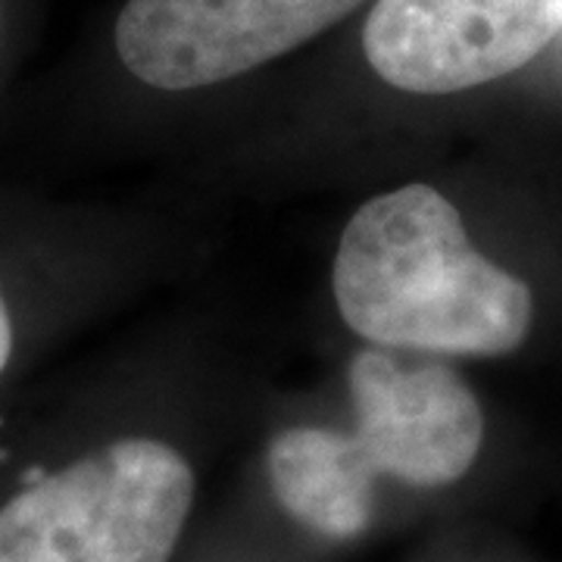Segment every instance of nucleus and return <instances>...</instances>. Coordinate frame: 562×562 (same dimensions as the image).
Masks as SVG:
<instances>
[{
	"label": "nucleus",
	"mask_w": 562,
	"mask_h": 562,
	"mask_svg": "<svg viewBox=\"0 0 562 562\" xmlns=\"http://www.w3.org/2000/svg\"><path fill=\"white\" fill-rule=\"evenodd\" d=\"M331 284L341 319L397 350L503 357L522 347L535 316L528 284L469 244L457 206L431 184L362 203Z\"/></svg>",
	"instance_id": "1"
},
{
	"label": "nucleus",
	"mask_w": 562,
	"mask_h": 562,
	"mask_svg": "<svg viewBox=\"0 0 562 562\" xmlns=\"http://www.w3.org/2000/svg\"><path fill=\"white\" fill-rule=\"evenodd\" d=\"M194 472L150 438L113 441L0 506V562H169Z\"/></svg>",
	"instance_id": "2"
},
{
	"label": "nucleus",
	"mask_w": 562,
	"mask_h": 562,
	"mask_svg": "<svg viewBox=\"0 0 562 562\" xmlns=\"http://www.w3.org/2000/svg\"><path fill=\"white\" fill-rule=\"evenodd\" d=\"M366 0H128L116 20L125 69L160 91L244 76L301 47Z\"/></svg>",
	"instance_id": "3"
},
{
	"label": "nucleus",
	"mask_w": 562,
	"mask_h": 562,
	"mask_svg": "<svg viewBox=\"0 0 562 562\" xmlns=\"http://www.w3.org/2000/svg\"><path fill=\"white\" fill-rule=\"evenodd\" d=\"M562 29V0H379L362 50L409 94H457L531 63Z\"/></svg>",
	"instance_id": "4"
},
{
	"label": "nucleus",
	"mask_w": 562,
	"mask_h": 562,
	"mask_svg": "<svg viewBox=\"0 0 562 562\" xmlns=\"http://www.w3.org/2000/svg\"><path fill=\"white\" fill-rule=\"evenodd\" d=\"M353 443L379 479L409 487L460 482L475 465L484 416L472 387L438 360H406L391 347H366L350 369Z\"/></svg>",
	"instance_id": "5"
},
{
	"label": "nucleus",
	"mask_w": 562,
	"mask_h": 562,
	"mask_svg": "<svg viewBox=\"0 0 562 562\" xmlns=\"http://www.w3.org/2000/svg\"><path fill=\"white\" fill-rule=\"evenodd\" d=\"M266 465L281 509L322 538L350 541L372 522L379 475L366 465L350 431L284 428L269 443Z\"/></svg>",
	"instance_id": "6"
},
{
	"label": "nucleus",
	"mask_w": 562,
	"mask_h": 562,
	"mask_svg": "<svg viewBox=\"0 0 562 562\" xmlns=\"http://www.w3.org/2000/svg\"><path fill=\"white\" fill-rule=\"evenodd\" d=\"M10 353H13V325H10L7 303L0 297V372H3V366L10 362Z\"/></svg>",
	"instance_id": "7"
}]
</instances>
